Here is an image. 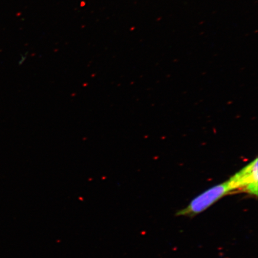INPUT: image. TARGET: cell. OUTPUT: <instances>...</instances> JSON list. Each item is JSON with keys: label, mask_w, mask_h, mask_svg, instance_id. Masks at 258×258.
Here are the masks:
<instances>
[{"label": "cell", "mask_w": 258, "mask_h": 258, "mask_svg": "<svg viewBox=\"0 0 258 258\" xmlns=\"http://www.w3.org/2000/svg\"><path fill=\"white\" fill-rule=\"evenodd\" d=\"M237 190L231 178L206 190L192 200L186 208L180 210L176 216L192 218L207 210L219 200L231 191Z\"/></svg>", "instance_id": "6da1fadb"}, {"label": "cell", "mask_w": 258, "mask_h": 258, "mask_svg": "<svg viewBox=\"0 0 258 258\" xmlns=\"http://www.w3.org/2000/svg\"><path fill=\"white\" fill-rule=\"evenodd\" d=\"M237 189H242L251 195L257 196V158L239 172L231 177Z\"/></svg>", "instance_id": "7a4b0ae2"}, {"label": "cell", "mask_w": 258, "mask_h": 258, "mask_svg": "<svg viewBox=\"0 0 258 258\" xmlns=\"http://www.w3.org/2000/svg\"><path fill=\"white\" fill-rule=\"evenodd\" d=\"M27 55L28 53H25L24 54H21V59L18 62L19 66H21L22 64H23L25 62V61L27 59Z\"/></svg>", "instance_id": "3957f363"}]
</instances>
